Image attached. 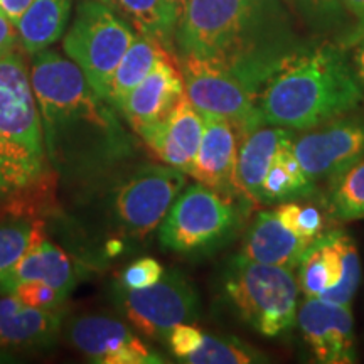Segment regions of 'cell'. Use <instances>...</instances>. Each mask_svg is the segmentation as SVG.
<instances>
[{
    "instance_id": "9c48e42d",
    "label": "cell",
    "mask_w": 364,
    "mask_h": 364,
    "mask_svg": "<svg viewBox=\"0 0 364 364\" xmlns=\"http://www.w3.org/2000/svg\"><path fill=\"white\" fill-rule=\"evenodd\" d=\"M186 182V172L167 164L136 167L113 189L112 221L127 238H145L161 226Z\"/></svg>"
},
{
    "instance_id": "8992f818",
    "label": "cell",
    "mask_w": 364,
    "mask_h": 364,
    "mask_svg": "<svg viewBox=\"0 0 364 364\" xmlns=\"http://www.w3.org/2000/svg\"><path fill=\"white\" fill-rule=\"evenodd\" d=\"M236 199L203 184L188 186L161 223L159 241L166 250L186 257L216 252L230 243L243 221Z\"/></svg>"
},
{
    "instance_id": "836d02e7",
    "label": "cell",
    "mask_w": 364,
    "mask_h": 364,
    "mask_svg": "<svg viewBox=\"0 0 364 364\" xmlns=\"http://www.w3.org/2000/svg\"><path fill=\"white\" fill-rule=\"evenodd\" d=\"M17 43H19L17 26L9 19L6 14L0 11V58L12 53Z\"/></svg>"
},
{
    "instance_id": "30bf717a",
    "label": "cell",
    "mask_w": 364,
    "mask_h": 364,
    "mask_svg": "<svg viewBox=\"0 0 364 364\" xmlns=\"http://www.w3.org/2000/svg\"><path fill=\"white\" fill-rule=\"evenodd\" d=\"M113 299L127 321L150 339L167 338L177 324H193L199 316L194 285L174 268L164 272L162 279L147 289L129 290L118 284Z\"/></svg>"
},
{
    "instance_id": "d6986e66",
    "label": "cell",
    "mask_w": 364,
    "mask_h": 364,
    "mask_svg": "<svg viewBox=\"0 0 364 364\" xmlns=\"http://www.w3.org/2000/svg\"><path fill=\"white\" fill-rule=\"evenodd\" d=\"M61 326V309L29 307L11 294L0 297V351L51 348Z\"/></svg>"
},
{
    "instance_id": "7c38bea8",
    "label": "cell",
    "mask_w": 364,
    "mask_h": 364,
    "mask_svg": "<svg viewBox=\"0 0 364 364\" xmlns=\"http://www.w3.org/2000/svg\"><path fill=\"white\" fill-rule=\"evenodd\" d=\"M294 154L314 182L334 179L364 159L363 118H334L294 139Z\"/></svg>"
},
{
    "instance_id": "603a6c76",
    "label": "cell",
    "mask_w": 364,
    "mask_h": 364,
    "mask_svg": "<svg viewBox=\"0 0 364 364\" xmlns=\"http://www.w3.org/2000/svg\"><path fill=\"white\" fill-rule=\"evenodd\" d=\"M124 19L136 34L157 39L172 51L179 16L169 0H98Z\"/></svg>"
},
{
    "instance_id": "f1b7e54d",
    "label": "cell",
    "mask_w": 364,
    "mask_h": 364,
    "mask_svg": "<svg viewBox=\"0 0 364 364\" xmlns=\"http://www.w3.org/2000/svg\"><path fill=\"white\" fill-rule=\"evenodd\" d=\"M275 215L282 221V225L309 243L324 235V215L321 209L312 204L285 201L275 209Z\"/></svg>"
},
{
    "instance_id": "e0dca14e",
    "label": "cell",
    "mask_w": 364,
    "mask_h": 364,
    "mask_svg": "<svg viewBox=\"0 0 364 364\" xmlns=\"http://www.w3.org/2000/svg\"><path fill=\"white\" fill-rule=\"evenodd\" d=\"M204 132V117L184 95L164 120L145 130L142 140L156 156L188 174Z\"/></svg>"
},
{
    "instance_id": "ffe728a7",
    "label": "cell",
    "mask_w": 364,
    "mask_h": 364,
    "mask_svg": "<svg viewBox=\"0 0 364 364\" xmlns=\"http://www.w3.org/2000/svg\"><path fill=\"white\" fill-rule=\"evenodd\" d=\"M309 245V241L299 238L282 225L275 211H262L250 226L240 255L247 260L294 272L299 268Z\"/></svg>"
},
{
    "instance_id": "f35d334b",
    "label": "cell",
    "mask_w": 364,
    "mask_h": 364,
    "mask_svg": "<svg viewBox=\"0 0 364 364\" xmlns=\"http://www.w3.org/2000/svg\"><path fill=\"white\" fill-rule=\"evenodd\" d=\"M282 2L284 4H287V6H290V7H294L295 11L299 12V9H300V4H302V0H282Z\"/></svg>"
},
{
    "instance_id": "484cf974",
    "label": "cell",
    "mask_w": 364,
    "mask_h": 364,
    "mask_svg": "<svg viewBox=\"0 0 364 364\" xmlns=\"http://www.w3.org/2000/svg\"><path fill=\"white\" fill-rule=\"evenodd\" d=\"M327 208L332 220L354 221L364 218V159L331 179Z\"/></svg>"
},
{
    "instance_id": "ac0fdd59",
    "label": "cell",
    "mask_w": 364,
    "mask_h": 364,
    "mask_svg": "<svg viewBox=\"0 0 364 364\" xmlns=\"http://www.w3.org/2000/svg\"><path fill=\"white\" fill-rule=\"evenodd\" d=\"M31 280L54 287L66 299L78 282V273L70 257L46 238L43 225H36L24 257L0 279V295L11 294L14 287Z\"/></svg>"
},
{
    "instance_id": "3957f363",
    "label": "cell",
    "mask_w": 364,
    "mask_h": 364,
    "mask_svg": "<svg viewBox=\"0 0 364 364\" xmlns=\"http://www.w3.org/2000/svg\"><path fill=\"white\" fill-rule=\"evenodd\" d=\"M364 91L344 46L306 44L263 86L258 107L267 125L309 130L356 110Z\"/></svg>"
},
{
    "instance_id": "ba28073f",
    "label": "cell",
    "mask_w": 364,
    "mask_h": 364,
    "mask_svg": "<svg viewBox=\"0 0 364 364\" xmlns=\"http://www.w3.org/2000/svg\"><path fill=\"white\" fill-rule=\"evenodd\" d=\"M179 68L186 95L203 117H218L233 124L240 136L265 125L258 97L248 86L215 59L181 54Z\"/></svg>"
},
{
    "instance_id": "d590c367",
    "label": "cell",
    "mask_w": 364,
    "mask_h": 364,
    "mask_svg": "<svg viewBox=\"0 0 364 364\" xmlns=\"http://www.w3.org/2000/svg\"><path fill=\"white\" fill-rule=\"evenodd\" d=\"M33 2L34 0H0V11L6 14L14 24H17L22 14L27 11V7Z\"/></svg>"
},
{
    "instance_id": "4316f807",
    "label": "cell",
    "mask_w": 364,
    "mask_h": 364,
    "mask_svg": "<svg viewBox=\"0 0 364 364\" xmlns=\"http://www.w3.org/2000/svg\"><path fill=\"white\" fill-rule=\"evenodd\" d=\"M267 356L233 338L204 334L203 344L182 363L188 364H250L265 363Z\"/></svg>"
},
{
    "instance_id": "8fae6325",
    "label": "cell",
    "mask_w": 364,
    "mask_h": 364,
    "mask_svg": "<svg viewBox=\"0 0 364 364\" xmlns=\"http://www.w3.org/2000/svg\"><path fill=\"white\" fill-rule=\"evenodd\" d=\"M361 280V260L346 231H331L309 245L299 265V285L306 297L351 306Z\"/></svg>"
},
{
    "instance_id": "cb8c5ba5",
    "label": "cell",
    "mask_w": 364,
    "mask_h": 364,
    "mask_svg": "<svg viewBox=\"0 0 364 364\" xmlns=\"http://www.w3.org/2000/svg\"><path fill=\"white\" fill-rule=\"evenodd\" d=\"M73 0H34L17 22L19 44L36 54L56 43L65 33Z\"/></svg>"
},
{
    "instance_id": "1f68e13d",
    "label": "cell",
    "mask_w": 364,
    "mask_h": 364,
    "mask_svg": "<svg viewBox=\"0 0 364 364\" xmlns=\"http://www.w3.org/2000/svg\"><path fill=\"white\" fill-rule=\"evenodd\" d=\"M164 267L159 263L156 258H139L134 263H130L122 273L120 285L129 290H140L147 289V287L157 284L164 275Z\"/></svg>"
},
{
    "instance_id": "2e32d148",
    "label": "cell",
    "mask_w": 364,
    "mask_h": 364,
    "mask_svg": "<svg viewBox=\"0 0 364 364\" xmlns=\"http://www.w3.org/2000/svg\"><path fill=\"white\" fill-rule=\"evenodd\" d=\"M238 145L240 135L233 124L225 118L204 117L203 139L188 174L216 193L243 198L236 177Z\"/></svg>"
},
{
    "instance_id": "52a82bcc",
    "label": "cell",
    "mask_w": 364,
    "mask_h": 364,
    "mask_svg": "<svg viewBox=\"0 0 364 364\" xmlns=\"http://www.w3.org/2000/svg\"><path fill=\"white\" fill-rule=\"evenodd\" d=\"M136 33L98 0H83L65 36L63 48L83 71L86 81L107 100L117 66Z\"/></svg>"
},
{
    "instance_id": "74e56055",
    "label": "cell",
    "mask_w": 364,
    "mask_h": 364,
    "mask_svg": "<svg viewBox=\"0 0 364 364\" xmlns=\"http://www.w3.org/2000/svg\"><path fill=\"white\" fill-rule=\"evenodd\" d=\"M188 2H189V0H169V4H171L172 7H174V11L177 12V16H179V19H181L182 12H184L186 6H188Z\"/></svg>"
},
{
    "instance_id": "4dcf8cb0",
    "label": "cell",
    "mask_w": 364,
    "mask_h": 364,
    "mask_svg": "<svg viewBox=\"0 0 364 364\" xmlns=\"http://www.w3.org/2000/svg\"><path fill=\"white\" fill-rule=\"evenodd\" d=\"M11 295L19 299L26 306L46 309V311H49V309H61L63 304L66 302V297L59 290L38 280L22 282V284L14 287Z\"/></svg>"
},
{
    "instance_id": "d6a6232c",
    "label": "cell",
    "mask_w": 364,
    "mask_h": 364,
    "mask_svg": "<svg viewBox=\"0 0 364 364\" xmlns=\"http://www.w3.org/2000/svg\"><path fill=\"white\" fill-rule=\"evenodd\" d=\"M204 332L198 327L189 324H177L174 329L169 332L167 341H169V349L171 353L177 358V361H184L189 354H193L199 346L203 344Z\"/></svg>"
},
{
    "instance_id": "4fadbf2b",
    "label": "cell",
    "mask_w": 364,
    "mask_h": 364,
    "mask_svg": "<svg viewBox=\"0 0 364 364\" xmlns=\"http://www.w3.org/2000/svg\"><path fill=\"white\" fill-rule=\"evenodd\" d=\"M297 324L316 361L324 364L358 361L354 317L349 306L306 297L297 311Z\"/></svg>"
},
{
    "instance_id": "e575fe53",
    "label": "cell",
    "mask_w": 364,
    "mask_h": 364,
    "mask_svg": "<svg viewBox=\"0 0 364 364\" xmlns=\"http://www.w3.org/2000/svg\"><path fill=\"white\" fill-rule=\"evenodd\" d=\"M343 4V7L346 9V12L349 14V17L354 19V27H353V33L349 36L348 46H353L356 43V39L364 33V0H339Z\"/></svg>"
},
{
    "instance_id": "5bb4252c",
    "label": "cell",
    "mask_w": 364,
    "mask_h": 364,
    "mask_svg": "<svg viewBox=\"0 0 364 364\" xmlns=\"http://www.w3.org/2000/svg\"><path fill=\"white\" fill-rule=\"evenodd\" d=\"M73 348L100 364H154L164 359L124 322L107 316H83L68 327Z\"/></svg>"
},
{
    "instance_id": "7a4b0ae2",
    "label": "cell",
    "mask_w": 364,
    "mask_h": 364,
    "mask_svg": "<svg viewBox=\"0 0 364 364\" xmlns=\"http://www.w3.org/2000/svg\"><path fill=\"white\" fill-rule=\"evenodd\" d=\"M176 44L179 54L230 68L258 98L285 59L306 46L282 0H189Z\"/></svg>"
},
{
    "instance_id": "83f0119b",
    "label": "cell",
    "mask_w": 364,
    "mask_h": 364,
    "mask_svg": "<svg viewBox=\"0 0 364 364\" xmlns=\"http://www.w3.org/2000/svg\"><path fill=\"white\" fill-rule=\"evenodd\" d=\"M36 223L27 218L0 221V279L24 257L33 240Z\"/></svg>"
},
{
    "instance_id": "9a60e30c",
    "label": "cell",
    "mask_w": 364,
    "mask_h": 364,
    "mask_svg": "<svg viewBox=\"0 0 364 364\" xmlns=\"http://www.w3.org/2000/svg\"><path fill=\"white\" fill-rule=\"evenodd\" d=\"M186 95L179 63L171 51L159 59L154 70L127 95L118 112L125 117L136 134L164 120Z\"/></svg>"
},
{
    "instance_id": "6da1fadb",
    "label": "cell",
    "mask_w": 364,
    "mask_h": 364,
    "mask_svg": "<svg viewBox=\"0 0 364 364\" xmlns=\"http://www.w3.org/2000/svg\"><path fill=\"white\" fill-rule=\"evenodd\" d=\"M31 85L43 125L46 159L68 179H88L135 154L117 110L91 88L76 63L51 49L33 54Z\"/></svg>"
},
{
    "instance_id": "ab89813d",
    "label": "cell",
    "mask_w": 364,
    "mask_h": 364,
    "mask_svg": "<svg viewBox=\"0 0 364 364\" xmlns=\"http://www.w3.org/2000/svg\"><path fill=\"white\" fill-rule=\"evenodd\" d=\"M14 361L12 354L7 353V351H0V363H11Z\"/></svg>"
},
{
    "instance_id": "5b68a950",
    "label": "cell",
    "mask_w": 364,
    "mask_h": 364,
    "mask_svg": "<svg viewBox=\"0 0 364 364\" xmlns=\"http://www.w3.org/2000/svg\"><path fill=\"white\" fill-rule=\"evenodd\" d=\"M223 292L241 321L265 338H279L297 322L300 285L289 268L236 255L223 275Z\"/></svg>"
},
{
    "instance_id": "44dd1931",
    "label": "cell",
    "mask_w": 364,
    "mask_h": 364,
    "mask_svg": "<svg viewBox=\"0 0 364 364\" xmlns=\"http://www.w3.org/2000/svg\"><path fill=\"white\" fill-rule=\"evenodd\" d=\"M287 132V129L265 124L240 136L236 177L240 193L248 201L260 203L263 179L270 169L282 136Z\"/></svg>"
},
{
    "instance_id": "277c9868",
    "label": "cell",
    "mask_w": 364,
    "mask_h": 364,
    "mask_svg": "<svg viewBox=\"0 0 364 364\" xmlns=\"http://www.w3.org/2000/svg\"><path fill=\"white\" fill-rule=\"evenodd\" d=\"M43 125L24 59L0 58V198L38 182L46 171Z\"/></svg>"
},
{
    "instance_id": "8d00e7d4",
    "label": "cell",
    "mask_w": 364,
    "mask_h": 364,
    "mask_svg": "<svg viewBox=\"0 0 364 364\" xmlns=\"http://www.w3.org/2000/svg\"><path fill=\"white\" fill-rule=\"evenodd\" d=\"M353 68L356 73L359 83L364 88V33L356 39L353 46Z\"/></svg>"
},
{
    "instance_id": "d4e9b609",
    "label": "cell",
    "mask_w": 364,
    "mask_h": 364,
    "mask_svg": "<svg viewBox=\"0 0 364 364\" xmlns=\"http://www.w3.org/2000/svg\"><path fill=\"white\" fill-rule=\"evenodd\" d=\"M169 51L171 49H167L157 39L136 34L134 43L127 49L125 56L122 58L120 65L117 66L110 90H108L107 102L118 112L127 95L154 70L159 59Z\"/></svg>"
},
{
    "instance_id": "f546056e",
    "label": "cell",
    "mask_w": 364,
    "mask_h": 364,
    "mask_svg": "<svg viewBox=\"0 0 364 364\" xmlns=\"http://www.w3.org/2000/svg\"><path fill=\"white\" fill-rule=\"evenodd\" d=\"M299 14L322 33H339L348 26L349 14L339 0H302Z\"/></svg>"
},
{
    "instance_id": "7402d4cb",
    "label": "cell",
    "mask_w": 364,
    "mask_h": 364,
    "mask_svg": "<svg viewBox=\"0 0 364 364\" xmlns=\"http://www.w3.org/2000/svg\"><path fill=\"white\" fill-rule=\"evenodd\" d=\"M316 189V182L311 181L294 154V135L287 132L282 136L270 169L263 179L260 204L294 201L299 198H309Z\"/></svg>"
}]
</instances>
